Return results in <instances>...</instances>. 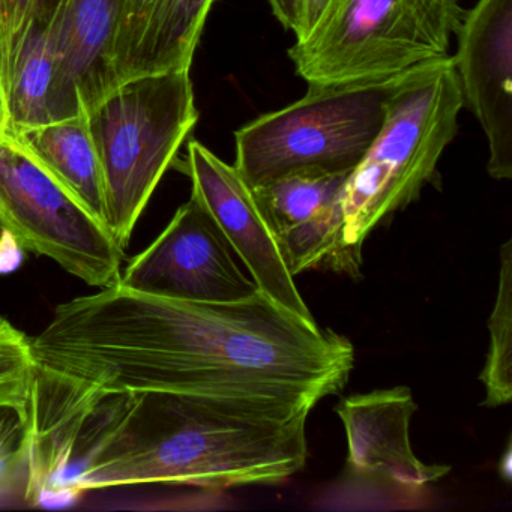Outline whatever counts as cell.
<instances>
[{"mask_svg": "<svg viewBox=\"0 0 512 512\" xmlns=\"http://www.w3.org/2000/svg\"><path fill=\"white\" fill-rule=\"evenodd\" d=\"M418 410L404 386L355 394L335 407L347 437V466L329 491V508H419L428 485L449 472L425 464L410 445L409 427Z\"/></svg>", "mask_w": 512, "mask_h": 512, "instance_id": "obj_8", "label": "cell"}, {"mask_svg": "<svg viewBox=\"0 0 512 512\" xmlns=\"http://www.w3.org/2000/svg\"><path fill=\"white\" fill-rule=\"evenodd\" d=\"M122 0H62L47 28L53 55L50 121L88 116L116 88L113 52Z\"/></svg>", "mask_w": 512, "mask_h": 512, "instance_id": "obj_13", "label": "cell"}, {"mask_svg": "<svg viewBox=\"0 0 512 512\" xmlns=\"http://www.w3.org/2000/svg\"><path fill=\"white\" fill-rule=\"evenodd\" d=\"M185 173L193 185L191 197L214 218L236 256L247 266L259 292L292 313L314 320L296 287L278 247L257 205L253 188L235 166L224 163L205 145L188 143Z\"/></svg>", "mask_w": 512, "mask_h": 512, "instance_id": "obj_10", "label": "cell"}, {"mask_svg": "<svg viewBox=\"0 0 512 512\" xmlns=\"http://www.w3.org/2000/svg\"><path fill=\"white\" fill-rule=\"evenodd\" d=\"M392 82L308 85L301 100L236 131V169L251 188L290 175H350L382 128Z\"/></svg>", "mask_w": 512, "mask_h": 512, "instance_id": "obj_6", "label": "cell"}, {"mask_svg": "<svg viewBox=\"0 0 512 512\" xmlns=\"http://www.w3.org/2000/svg\"><path fill=\"white\" fill-rule=\"evenodd\" d=\"M34 376L31 338L0 317V407L17 410L26 418Z\"/></svg>", "mask_w": 512, "mask_h": 512, "instance_id": "obj_19", "label": "cell"}, {"mask_svg": "<svg viewBox=\"0 0 512 512\" xmlns=\"http://www.w3.org/2000/svg\"><path fill=\"white\" fill-rule=\"evenodd\" d=\"M53 55L47 29L34 28L20 53L10 88L11 131L22 134L49 124Z\"/></svg>", "mask_w": 512, "mask_h": 512, "instance_id": "obj_16", "label": "cell"}, {"mask_svg": "<svg viewBox=\"0 0 512 512\" xmlns=\"http://www.w3.org/2000/svg\"><path fill=\"white\" fill-rule=\"evenodd\" d=\"M272 14L286 31L295 34L301 22L302 4L304 0H268Z\"/></svg>", "mask_w": 512, "mask_h": 512, "instance_id": "obj_21", "label": "cell"}, {"mask_svg": "<svg viewBox=\"0 0 512 512\" xmlns=\"http://www.w3.org/2000/svg\"><path fill=\"white\" fill-rule=\"evenodd\" d=\"M349 175H290L253 188L260 212L293 277L307 269L359 271L343 242L344 185Z\"/></svg>", "mask_w": 512, "mask_h": 512, "instance_id": "obj_12", "label": "cell"}, {"mask_svg": "<svg viewBox=\"0 0 512 512\" xmlns=\"http://www.w3.org/2000/svg\"><path fill=\"white\" fill-rule=\"evenodd\" d=\"M463 16L458 0H329L289 58L308 85L385 82L449 56Z\"/></svg>", "mask_w": 512, "mask_h": 512, "instance_id": "obj_4", "label": "cell"}, {"mask_svg": "<svg viewBox=\"0 0 512 512\" xmlns=\"http://www.w3.org/2000/svg\"><path fill=\"white\" fill-rule=\"evenodd\" d=\"M119 284L143 295L227 304L259 292L209 212L191 197L166 229L122 269Z\"/></svg>", "mask_w": 512, "mask_h": 512, "instance_id": "obj_9", "label": "cell"}, {"mask_svg": "<svg viewBox=\"0 0 512 512\" xmlns=\"http://www.w3.org/2000/svg\"><path fill=\"white\" fill-rule=\"evenodd\" d=\"M197 121L190 71L128 80L89 113L103 172L104 224L124 250Z\"/></svg>", "mask_w": 512, "mask_h": 512, "instance_id": "obj_5", "label": "cell"}, {"mask_svg": "<svg viewBox=\"0 0 512 512\" xmlns=\"http://www.w3.org/2000/svg\"><path fill=\"white\" fill-rule=\"evenodd\" d=\"M496 304L488 320L490 349L479 379L485 386L484 406L508 404L512 398V242L500 250Z\"/></svg>", "mask_w": 512, "mask_h": 512, "instance_id": "obj_17", "label": "cell"}, {"mask_svg": "<svg viewBox=\"0 0 512 512\" xmlns=\"http://www.w3.org/2000/svg\"><path fill=\"white\" fill-rule=\"evenodd\" d=\"M464 107L452 56L395 77L376 139L344 185L343 242L361 259L365 239L415 202L436 173Z\"/></svg>", "mask_w": 512, "mask_h": 512, "instance_id": "obj_3", "label": "cell"}, {"mask_svg": "<svg viewBox=\"0 0 512 512\" xmlns=\"http://www.w3.org/2000/svg\"><path fill=\"white\" fill-rule=\"evenodd\" d=\"M28 485V433L17 410L0 407V500L11 494L25 502Z\"/></svg>", "mask_w": 512, "mask_h": 512, "instance_id": "obj_20", "label": "cell"}, {"mask_svg": "<svg viewBox=\"0 0 512 512\" xmlns=\"http://www.w3.org/2000/svg\"><path fill=\"white\" fill-rule=\"evenodd\" d=\"M329 0H304L302 4L301 22H299L298 31L295 32L296 40L304 38L316 25L317 20L325 11Z\"/></svg>", "mask_w": 512, "mask_h": 512, "instance_id": "obj_22", "label": "cell"}, {"mask_svg": "<svg viewBox=\"0 0 512 512\" xmlns=\"http://www.w3.org/2000/svg\"><path fill=\"white\" fill-rule=\"evenodd\" d=\"M10 131V98H8L7 86H5L4 76H2V70H0V133H10Z\"/></svg>", "mask_w": 512, "mask_h": 512, "instance_id": "obj_23", "label": "cell"}, {"mask_svg": "<svg viewBox=\"0 0 512 512\" xmlns=\"http://www.w3.org/2000/svg\"><path fill=\"white\" fill-rule=\"evenodd\" d=\"M215 0H122L113 68L116 83L190 71Z\"/></svg>", "mask_w": 512, "mask_h": 512, "instance_id": "obj_14", "label": "cell"}, {"mask_svg": "<svg viewBox=\"0 0 512 512\" xmlns=\"http://www.w3.org/2000/svg\"><path fill=\"white\" fill-rule=\"evenodd\" d=\"M61 4L62 0H0V70L8 98L29 32L49 28Z\"/></svg>", "mask_w": 512, "mask_h": 512, "instance_id": "obj_18", "label": "cell"}, {"mask_svg": "<svg viewBox=\"0 0 512 512\" xmlns=\"http://www.w3.org/2000/svg\"><path fill=\"white\" fill-rule=\"evenodd\" d=\"M0 226L89 286L119 283L124 248L13 133H0Z\"/></svg>", "mask_w": 512, "mask_h": 512, "instance_id": "obj_7", "label": "cell"}, {"mask_svg": "<svg viewBox=\"0 0 512 512\" xmlns=\"http://www.w3.org/2000/svg\"><path fill=\"white\" fill-rule=\"evenodd\" d=\"M5 235H7V233H5L4 230H2V226H0V238Z\"/></svg>", "mask_w": 512, "mask_h": 512, "instance_id": "obj_24", "label": "cell"}, {"mask_svg": "<svg viewBox=\"0 0 512 512\" xmlns=\"http://www.w3.org/2000/svg\"><path fill=\"white\" fill-rule=\"evenodd\" d=\"M31 445L64 434L101 398L178 392L313 410L346 386L355 349L257 292L227 304L143 295L121 284L58 305L31 338Z\"/></svg>", "mask_w": 512, "mask_h": 512, "instance_id": "obj_1", "label": "cell"}, {"mask_svg": "<svg viewBox=\"0 0 512 512\" xmlns=\"http://www.w3.org/2000/svg\"><path fill=\"white\" fill-rule=\"evenodd\" d=\"M310 412L178 392L109 395L53 442L35 488L61 506L109 488L280 484L307 463Z\"/></svg>", "mask_w": 512, "mask_h": 512, "instance_id": "obj_2", "label": "cell"}, {"mask_svg": "<svg viewBox=\"0 0 512 512\" xmlns=\"http://www.w3.org/2000/svg\"><path fill=\"white\" fill-rule=\"evenodd\" d=\"M16 136L59 182L104 224L106 200L103 172L89 130L88 116L49 122Z\"/></svg>", "mask_w": 512, "mask_h": 512, "instance_id": "obj_15", "label": "cell"}, {"mask_svg": "<svg viewBox=\"0 0 512 512\" xmlns=\"http://www.w3.org/2000/svg\"><path fill=\"white\" fill-rule=\"evenodd\" d=\"M452 56L464 104L488 142V175L512 178V0H478L464 11Z\"/></svg>", "mask_w": 512, "mask_h": 512, "instance_id": "obj_11", "label": "cell"}]
</instances>
